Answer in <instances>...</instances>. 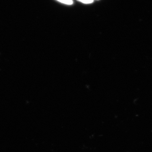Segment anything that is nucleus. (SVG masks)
Returning a JSON list of instances; mask_svg holds the SVG:
<instances>
[{"label":"nucleus","mask_w":152,"mask_h":152,"mask_svg":"<svg viewBox=\"0 0 152 152\" xmlns=\"http://www.w3.org/2000/svg\"><path fill=\"white\" fill-rule=\"evenodd\" d=\"M57 1L60 2L65 4L68 5H71L73 4L72 0H57Z\"/></svg>","instance_id":"obj_1"},{"label":"nucleus","mask_w":152,"mask_h":152,"mask_svg":"<svg viewBox=\"0 0 152 152\" xmlns=\"http://www.w3.org/2000/svg\"><path fill=\"white\" fill-rule=\"evenodd\" d=\"M78 1L85 4H91L94 2V0H78Z\"/></svg>","instance_id":"obj_2"}]
</instances>
